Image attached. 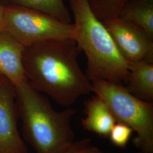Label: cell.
<instances>
[{
  "label": "cell",
  "instance_id": "cell-19",
  "mask_svg": "<svg viewBox=\"0 0 153 153\" xmlns=\"http://www.w3.org/2000/svg\"><path fill=\"white\" fill-rule=\"evenodd\" d=\"M5 1L6 3V5H7V0H5Z\"/></svg>",
  "mask_w": 153,
  "mask_h": 153
},
{
  "label": "cell",
  "instance_id": "cell-12",
  "mask_svg": "<svg viewBox=\"0 0 153 153\" xmlns=\"http://www.w3.org/2000/svg\"><path fill=\"white\" fill-rule=\"evenodd\" d=\"M7 5L21 6L71 23V16L63 0H7Z\"/></svg>",
  "mask_w": 153,
  "mask_h": 153
},
{
  "label": "cell",
  "instance_id": "cell-13",
  "mask_svg": "<svg viewBox=\"0 0 153 153\" xmlns=\"http://www.w3.org/2000/svg\"><path fill=\"white\" fill-rule=\"evenodd\" d=\"M94 14L102 22L119 17L123 7L129 0H88Z\"/></svg>",
  "mask_w": 153,
  "mask_h": 153
},
{
  "label": "cell",
  "instance_id": "cell-1",
  "mask_svg": "<svg viewBox=\"0 0 153 153\" xmlns=\"http://www.w3.org/2000/svg\"><path fill=\"white\" fill-rule=\"evenodd\" d=\"M81 52L73 38L26 47L23 63L28 82L57 104L69 107L78 99L92 93L91 82L78 62Z\"/></svg>",
  "mask_w": 153,
  "mask_h": 153
},
{
  "label": "cell",
  "instance_id": "cell-6",
  "mask_svg": "<svg viewBox=\"0 0 153 153\" xmlns=\"http://www.w3.org/2000/svg\"><path fill=\"white\" fill-rule=\"evenodd\" d=\"M102 23L127 62H153V39L142 28L119 17Z\"/></svg>",
  "mask_w": 153,
  "mask_h": 153
},
{
  "label": "cell",
  "instance_id": "cell-5",
  "mask_svg": "<svg viewBox=\"0 0 153 153\" xmlns=\"http://www.w3.org/2000/svg\"><path fill=\"white\" fill-rule=\"evenodd\" d=\"M25 47L55 39L74 38V24L21 6H5V28Z\"/></svg>",
  "mask_w": 153,
  "mask_h": 153
},
{
  "label": "cell",
  "instance_id": "cell-3",
  "mask_svg": "<svg viewBox=\"0 0 153 153\" xmlns=\"http://www.w3.org/2000/svg\"><path fill=\"white\" fill-rule=\"evenodd\" d=\"M74 18V39L86 57L85 74L123 85L129 76L124 59L103 23L94 14L88 0H68Z\"/></svg>",
  "mask_w": 153,
  "mask_h": 153
},
{
  "label": "cell",
  "instance_id": "cell-2",
  "mask_svg": "<svg viewBox=\"0 0 153 153\" xmlns=\"http://www.w3.org/2000/svg\"><path fill=\"white\" fill-rule=\"evenodd\" d=\"M22 136L36 153H57L74 142L71 120L75 109L56 111L49 99L27 81L14 86Z\"/></svg>",
  "mask_w": 153,
  "mask_h": 153
},
{
  "label": "cell",
  "instance_id": "cell-9",
  "mask_svg": "<svg viewBox=\"0 0 153 153\" xmlns=\"http://www.w3.org/2000/svg\"><path fill=\"white\" fill-rule=\"evenodd\" d=\"M83 112L85 117L81 120L83 128L87 131L108 138L116 121L104 100L95 94L85 102Z\"/></svg>",
  "mask_w": 153,
  "mask_h": 153
},
{
  "label": "cell",
  "instance_id": "cell-20",
  "mask_svg": "<svg viewBox=\"0 0 153 153\" xmlns=\"http://www.w3.org/2000/svg\"></svg>",
  "mask_w": 153,
  "mask_h": 153
},
{
  "label": "cell",
  "instance_id": "cell-11",
  "mask_svg": "<svg viewBox=\"0 0 153 153\" xmlns=\"http://www.w3.org/2000/svg\"><path fill=\"white\" fill-rule=\"evenodd\" d=\"M119 17L142 28L153 39V0H129Z\"/></svg>",
  "mask_w": 153,
  "mask_h": 153
},
{
  "label": "cell",
  "instance_id": "cell-7",
  "mask_svg": "<svg viewBox=\"0 0 153 153\" xmlns=\"http://www.w3.org/2000/svg\"><path fill=\"white\" fill-rule=\"evenodd\" d=\"M13 85L0 76V153H28L18 126Z\"/></svg>",
  "mask_w": 153,
  "mask_h": 153
},
{
  "label": "cell",
  "instance_id": "cell-14",
  "mask_svg": "<svg viewBox=\"0 0 153 153\" xmlns=\"http://www.w3.org/2000/svg\"><path fill=\"white\" fill-rule=\"evenodd\" d=\"M129 126L116 122L109 132L108 138L112 143L118 148H126L133 133Z\"/></svg>",
  "mask_w": 153,
  "mask_h": 153
},
{
  "label": "cell",
  "instance_id": "cell-18",
  "mask_svg": "<svg viewBox=\"0 0 153 153\" xmlns=\"http://www.w3.org/2000/svg\"><path fill=\"white\" fill-rule=\"evenodd\" d=\"M137 153H143V152H140V151H138V152H137Z\"/></svg>",
  "mask_w": 153,
  "mask_h": 153
},
{
  "label": "cell",
  "instance_id": "cell-10",
  "mask_svg": "<svg viewBox=\"0 0 153 153\" xmlns=\"http://www.w3.org/2000/svg\"><path fill=\"white\" fill-rule=\"evenodd\" d=\"M129 71L124 86L127 90L137 98L153 102V62H129Z\"/></svg>",
  "mask_w": 153,
  "mask_h": 153
},
{
  "label": "cell",
  "instance_id": "cell-4",
  "mask_svg": "<svg viewBox=\"0 0 153 153\" xmlns=\"http://www.w3.org/2000/svg\"><path fill=\"white\" fill-rule=\"evenodd\" d=\"M92 93L102 99L115 120L136 133L133 145L139 151L153 153V102L137 98L123 85L100 79L91 81Z\"/></svg>",
  "mask_w": 153,
  "mask_h": 153
},
{
  "label": "cell",
  "instance_id": "cell-8",
  "mask_svg": "<svg viewBox=\"0 0 153 153\" xmlns=\"http://www.w3.org/2000/svg\"><path fill=\"white\" fill-rule=\"evenodd\" d=\"M25 48L9 33L0 32V76L14 86L27 81L23 63Z\"/></svg>",
  "mask_w": 153,
  "mask_h": 153
},
{
  "label": "cell",
  "instance_id": "cell-17",
  "mask_svg": "<svg viewBox=\"0 0 153 153\" xmlns=\"http://www.w3.org/2000/svg\"><path fill=\"white\" fill-rule=\"evenodd\" d=\"M78 153H107L100 150L99 148L91 146V145L82 149Z\"/></svg>",
  "mask_w": 153,
  "mask_h": 153
},
{
  "label": "cell",
  "instance_id": "cell-16",
  "mask_svg": "<svg viewBox=\"0 0 153 153\" xmlns=\"http://www.w3.org/2000/svg\"><path fill=\"white\" fill-rule=\"evenodd\" d=\"M5 6L0 4V32L4 31L5 28Z\"/></svg>",
  "mask_w": 153,
  "mask_h": 153
},
{
  "label": "cell",
  "instance_id": "cell-15",
  "mask_svg": "<svg viewBox=\"0 0 153 153\" xmlns=\"http://www.w3.org/2000/svg\"><path fill=\"white\" fill-rule=\"evenodd\" d=\"M90 138H83L73 142L71 145L57 153H78V152L88 145H91Z\"/></svg>",
  "mask_w": 153,
  "mask_h": 153
}]
</instances>
